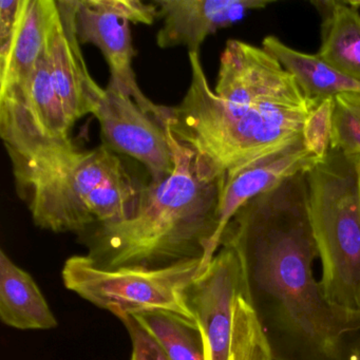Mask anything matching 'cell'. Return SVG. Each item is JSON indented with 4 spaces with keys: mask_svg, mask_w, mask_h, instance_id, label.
I'll list each match as a JSON object with an SVG mask.
<instances>
[{
    "mask_svg": "<svg viewBox=\"0 0 360 360\" xmlns=\"http://www.w3.org/2000/svg\"><path fill=\"white\" fill-rule=\"evenodd\" d=\"M130 22L123 16L103 7L100 0H77L75 31L79 44L98 47L110 68L108 87L130 96L142 110L164 127L168 107L151 102L139 87L132 69L134 52Z\"/></svg>",
    "mask_w": 360,
    "mask_h": 360,
    "instance_id": "obj_10",
    "label": "cell"
},
{
    "mask_svg": "<svg viewBox=\"0 0 360 360\" xmlns=\"http://www.w3.org/2000/svg\"><path fill=\"white\" fill-rule=\"evenodd\" d=\"M220 248L239 258L248 302L274 360L360 357V311L333 304L314 277L319 256L307 174L248 200L227 223Z\"/></svg>",
    "mask_w": 360,
    "mask_h": 360,
    "instance_id": "obj_1",
    "label": "cell"
},
{
    "mask_svg": "<svg viewBox=\"0 0 360 360\" xmlns=\"http://www.w3.org/2000/svg\"><path fill=\"white\" fill-rule=\"evenodd\" d=\"M188 58L191 85L178 106L168 107L165 126L212 178L226 181L300 141L330 134L333 100L307 98L262 47L227 41L214 90L200 53Z\"/></svg>",
    "mask_w": 360,
    "mask_h": 360,
    "instance_id": "obj_2",
    "label": "cell"
},
{
    "mask_svg": "<svg viewBox=\"0 0 360 360\" xmlns=\"http://www.w3.org/2000/svg\"><path fill=\"white\" fill-rule=\"evenodd\" d=\"M202 260L158 269L107 267L87 255L70 257L62 271L65 288L96 307L120 315L164 311L198 324L191 302Z\"/></svg>",
    "mask_w": 360,
    "mask_h": 360,
    "instance_id": "obj_6",
    "label": "cell"
},
{
    "mask_svg": "<svg viewBox=\"0 0 360 360\" xmlns=\"http://www.w3.org/2000/svg\"><path fill=\"white\" fill-rule=\"evenodd\" d=\"M13 96L24 103L33 119L48 136L60 140L71 139L72 126L67 120L52 84L47 45L28 83L20 89L0 94V96Z\"/></svg>",
    "mask_w": 360,
    "mask_h": 360,
    "instance_id": "obj_17",
    "label": "cell"
},
{
    "mask_svg": "<svg viewBox=\"0 0 360 360\" xmlns=\"http://www.w3.org/2000/svg\"><path fill=\"white\" fill-rule=\"evenodd\" d=\"M307 180L320 285L333 304L360 311V159L330 147Z\"/></svg>",
    "mask_w": 360,
    "mask_h": 360,
    "instance_id": "obj_5",
    "label": "cell"
},
{
    "mask_svg": "<svg viewBox=\"0 0 360 360\" xmlns=\"http://www.w3.org/2000/svg\"><path fill=\"white\" fill-rule=\"evenodd\" d=\"M22 0L0 1V60L6 58L18 28Z\"/></svg>",
    "mask_w": 360,
    "mask_h": 360,
    "instance_id": "obj_20",
    "label": "cell"
},
{
    "mask_svg": "<svg viewBox=\"0 0 360 360\" xmlns=\"http://www.w3.org/2000/svg\"><path fill=\"white\" fill-rule=\"evenodd\" d=\"M117 318L125 326L131 339L130 360H169L158 343L134 321L131 316L120 315Z\"/></svg>",
    "mask_w": 360,
    "mask_h": 360,
    "instance_id": "obj_19",
    "label": "cell"
},
{
    "mask_svg": "<svg viewBox=\"0 0 360 360\" xmlns=\"http://www.w3.org/2000/svg\"><path fill=\"white\" fill-rule=\"evenodd\" d=\"M163 27L157 34L162 49L186 47L200 53L206 37L241 20L246 12L271 5L269 0H153Z\"/></svg>",
    "mask_w": 360,
    "mask_h": 360,
    "instance_id": "obj_12",
    "label": "cell"
},
{
    "mask_svg": "<svg viewBox=\"0 0 360 360\" xmlns=\"http://www.w3.org/2000/svg\"><path fill=\"white\" fill-rule=\"evenodd\" d=\"M262 48L279 60L311 100L326 102L340 94H360L359 81L326 64L316 54L298 51L274 35L263 39Z\"/></svg>",
    "mask_w": 360,
    "mask_h": 360,
    "instance_id": "obj_16",
    "label": "cell"
},
{
    "mask_svg": "<svg viewBox=\"0 0 360 360\" xmlns=\"http://www.w3.org/2000/svg\"><path fill=\"white\" fill-rule=\"evenodd\" d=\"M321 16V44L316 56L360 82V12L353 1H313Z\"/></svg>",
    "mask_w": 360,
    "mask_h": 360,
    "instance_id": "obj_15",
    "label": "cell"
},
{
    "mask_svg": "<svg viewBox=\"0 0 360 360\" xmlns=\"http://www.w3.org/2000/svg\"><path fill=\"white\" fill-rule=\"evenodd\" d=\"M0 318L18 330H52L58 320L28 271L0 250Z\"/></svg>",
    "mask_w": 360,
    "mask_h": 360,
    "instance_id": "obj_14",
    "label": "cell"
},
{
    "mask_svg": "<svg viewBox=\"0 0 360 360\" xmlns=\"http://www.w3.org/2000/svg\"><path fill=\"white\" fill-rule=\"evenodd\" d=\"M0 136L16 193L44 231L77 236L134 216L143 189L106 145L81 149L41 130L24 103L0 98Z\"/></svg>",
    "mask_w": 360,
    "mask_h": 360,
    "instance_id": "obj_3",
    "label": "cell"
},
{
    "mask_svg": "<svg viewBox=\"0 0 360 360\" xmlns=\"http://www.w3.org/2000/svg\"><path fill=\"white\" fill-rule=\"evenodd\" d=\"M357 360H360V357H359V358H358V359H357Z\"/></svg>",
    "mask_w": 360,
    "mask_h": 360,
    "instance_id": "obj_21",
    "label": "cell"
},
{
    "mask_svg": "<svg viewBox=\"0 0 360 360\" xmlns=\"http://www.w3.org/2000/svg\"><path fill=\"white\" fill-rule=\"evenodd\" d=\"M52 0H22L13 41L0 60V94L24 87L47 45Z\"/></svg>",
    "mask_w": 360,
    "mask_h": 360,
    "instance_id": "obj_13",
    "label": "cell"
},
{
    "mask_svg": "<svg viewBox=\"0 0 360 360\" xmlns=\"http://www.w3.org/2000/svg\"><path fill=\"white\" fill-rule=\"evenodd\" d=\"M174 169L144 187L134 216L96 225L79 236L87 256L107 267L158 269L202 260V271L218 252L219 204L225 179L198 168L195 155L166 127Z\"/></svg>",
    "mask_w": 360,
    "mask_h": 360,
    "instance_id": "obj_4",
    "label": "cell"
},
{
    "mask_svg": "<svg viewBox=\"0 0 360 360\" xmlns=\"http://www.w3.org/2000/svg\"><path fill=\"white\" fill-rule=\"evenodd\" d=\"M92 115L100 124L106 146L142 163L151 182L172 174L174 159L167 129L130 96L107 87Z\"/></svg>",
    "mask_w": 360,
    "mask_h": 360,
    "instance_id": "obj_8",
    "label": "cell"
},
{
    "mask_svg": "<svg viewBox=\"0 0 360 360\" xmlns=\"http://www.w3.org/2000/svg\"><path fill=\"white\" fill-rule=\"evenodd\" d=\"M158 343L169 360H205L199 326L164 311L130 315Z\"/></svg>",
    "mask_w": 360,
    "mask_h": 360,
    "instance_id": "obj_18",
    "label": "cell"
},
{
    "mask_svg": "<svg viewBox=\"0 0 360 360\" xmlns=\"http://www.w3.org/2000/svg\"><path fill=\"white\" fill-rule=\"evenodd\" d=\"M330 143V134L305 139L226 179L219 204V246L227 223L242 205L292 176L307 174L326 157Z\"/></svg>",
    "mask_w": 360,
    "mask_h": 360,
    "instance_id": "obj_11",
    "label": "cell"
},
{
    "mask_svg": "<svg viewBox=\"0 0 360 360\" xmlns=\"http://www.w3.org/2000/svg\"><path fill=\"white\" fill-rule=\"evenodd\" d=\"M191 302L203 336L205 360H274L231 248H219L199 274Z\"/></svg>",
    "mask_w": 360,
    "mask_h": 360,
    "instance_id": "obj_7",
    "label": "cell"
},
{
    "mask_svg": "<svg viewBox=\"0 0 360 360\" xmlns=\"http://www.w3.org/2000/svg\"><path fill=\"white\" fill-rule=\"evenodd\" d=\"M77 0H52L47 53L52 84L71 126L92 115L104 94L90 75L75 31Z\"/></svg>",
    "mask_w": 360,
    "mask_h": 360,
    "instance_id": "obj_9",
    "label": "cell"
}]
</instances>
